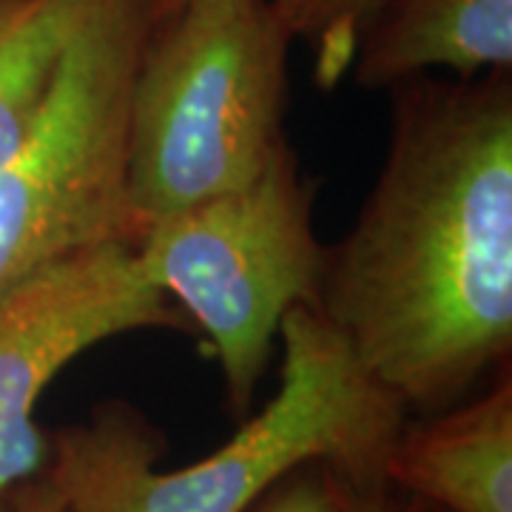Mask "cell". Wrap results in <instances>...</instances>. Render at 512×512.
I'll return each mask as SVG.
<instances>
[{"label":"cell","instance_id":"5b68a950","mask_svg":"<svg viewBox=\"0 0 512 512\" xmlns=\"http://www.w3.org/2000/svg\"><path fill=\"white\" fill-rule=\"evenodd\" d=\"M154 0H89L29 137L0 163V291L106 239H131L128 94Z\"/></svg>","mask_w":512,"mask_h":512},{"label":"cell","instance_id":"7a4b0ae2","mask_svg":"<svg viewBox=\"0 0 512 512\" xmlns=\"http://www.w3.org/2000/svg\"><path fill=\"white\" fill-rule=\"evenodd\" d=\"M274 399L214 453L163 470V436L126 402L49 436L43 476L66 512H245L293 467L330 458L384 473L407 410L376 382L316 305L282 328Z\"/></svg>","mask_w":512,"mask_h":512},{"label":"cell","instance_id":"9c48e42d","mask_svg":"<svg viewBox=\"0 0 512 512\" xmlns=\"http://www.w3.org/2000/svg\"><path fill=\"white\" fill-rule=\"evenodd\" d=\"M89 0L0 3V163L37 126L55 89L63 49Z\"/></svg>","mask_w":512,"mask_h":512},{"label":"cell","instance_id":"4fadbf2b","mask_svg":"<svg viewBox=\"0 0 512 512\" xmlns=\"http://www.w3.org/2000/svg\"><path fill=\"white\" fill-rule=\"evenodd\" d=\"M185 0H154V20L168 18V15H174L180 6H183Z\"/></svg>","mask_w":512,"mask_h":512},{"label":"cell","instance_id":"9a60e30c","mask_svg":"<svg viewBox=\"0 0 512 512\" xmlns=\"http://www.w3.org/2000/svg\"><path fill=\"white\" fill-rule=\"evenodd\" d=\"M0 512H6V504H0Z\"/></svg>","mask_w":512,"mask_h":512},{"label":"cell","instance_id":"52a82bcc","mask_svg":"<svg viewBox=\"0 0 512 512\" xmlns=\"http://www.w3.org/2000/svg\"><path fill=\"white\" fill-rule=\"evenodd\" d=\"M393 490L441 512H512V382L470 402L404 419L384 456Z\"/></svg>","mask_w":512,"mask_h":512},{"label":"cell","instance_id":"277c9868","mask_svg":"<svg viewBox=\"0 0 512 512\" xmlns=\"http://www.w3.org/2000/svg\"><path fill=\"white\" fill-rule=\"evenodd\" d=\"M134 251L188 325L208 336L228 404L245 413L285 313L316 305L328 254L296 151L282 140L254 180L151 222Z\"/></svg>","mask_w":512,"mask_h":512},{"label":"cell","instance_id":"2e32d148","mask_svg":"<svg viewBox=\"0 0 512 512\" xmlns=\"http://www.w3.org/2000/svg\"><path fill=\"white\" fill-rule=\"evenodd\" d=\"M0 3H3V0H0Z\"/></svg>","mask_w":512,"mask_h":512},{"label":"cell","instance_id":"ba28073f","mask_svg":"<svg viewBox=\"0 0 512 512\" xmlns=\"http://www.w3.org/2000/svg\"><path fill=\"white\" fill-rule=\"evenodd\" d=\"M510 66L512 0H387L350 74L362 89H393L430 69L470 80Z\"/></svg>","mask_w":512,"mask_h":512},{"label":"cell","instance_id":"5bb4252c","mask_svg":"<svg viewBox=\"0 0 512 512\" xmlns=\"http://www.w3.org/2000/svg\"><path fill=\"white\" fill-rule=\"evenodd\" d=\"M416 512H441V510H433V507H424V504H419V501H416Z\"/></svg>","mask_w":512,"mask_h":512},{"label":"cell","instance_id":"3957f363","mask_svg":"<svg viewBox=\"0 0 512 512\" xmlns=\"http://www.w3.org/2000/svg\"><path fill=\"white\" fill-rule=\"evenodd\" d=\"M288 49L271 0H185L154 20L128 94L134 234L268 165L285 140Z\"/></svg>","mask_w":512,"mask_h":512},{"label":"cell","instance_id":"8fae6325","mask_svg":"<svg viewBox=\"0 0 512 512\" xmlns=\"http://www.w3.org/2000/svg\"><path fill=\"white\" fill-rule=\"evenodd\" d=\"M387 0H271L291 43H305L313 57V80L333 86L350 63L370 23Z\"/></svg>","mask_w":512,"mask_h":512},{"label":"cell","instance_id":"8992f818","mask_svg":"<svg viewBox=\"0 0 512 512\" xmlns=\"http://www.w3.org/2000/svg\"><path fill=\"white\" fill-rule=\"evenodd\" d=\"M148 328H191L146 271L131 239L57 256L0 291V504L40 476L49 436L35 407L63 367L86 350Z\"/></svg>","mask_w":512,"mask_h":512},{"label":"cell","instance_id":"7c38bea8","mask_svg":"<svg viewBox=\"0 0 512 512\" xmlns=\"http://www.w3.org/2000/svg\"><path fill=\"white\" fill-rule=\"evenodd\" d=\"M3 504H6V512H66L60 498H57L55 487L49 484V478L43 473L15 487L6 495Z\"/></svg>","mask_w":512,"mask_h":512},{"label":"cell","instance_id":"30bf717a","mask_svg":"<svg viewBox=\"0 0 512 512\" xmlns=\"http://www.w3.org/2000/svg\"><path fill=\"white\" fill-rule=\"evenodd\" d=\"M245 512H416V501L393 490L384 473L313 458L279 478Z\"/></svg>","mask_w":512,"mask_h":512},{"label":"cell","instance_id":"6da1fadb","mask_svg":"<svg viewBox=\"0 0 512 512\" xmlns=\"http://www.w3.org/2000/svg\"><path fill=\"white\" fill-rule=\"evenodd\" d=\"M382 174L316 308L404 410L461 402L512 348V80L393 86Z\"/></svg>","mask_w":512,"mask_h":512}]
</instances>
